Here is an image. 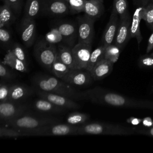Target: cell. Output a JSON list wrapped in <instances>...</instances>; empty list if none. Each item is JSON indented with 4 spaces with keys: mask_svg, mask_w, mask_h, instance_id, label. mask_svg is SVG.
<instances>
[{
    "mask_svg": "<svg viewBox=\"0 0 153 153\" xmlns=\"http://www.w3.org/2000/svg\"><path fill=\"white\" fill-rule=\"evenodd\" d=\"M86 100L94 103L121 108H142L147 106L146 102L134 100L120 94L107 90L99 86L84 91Z\"/></svg>",
    "mask_w": 153,
    "mask_h": 153,
    "instance_id": "cell-1",
    "label": "cell"
},
{
    "mask_svg": "<svg viewBox=\"0 0 153 153\" xmlns=\"http://www.w3.org/2000/svg\"><path fill=\"white\" fill-rule=\"evenodd\" d=\"M32 82L35 89L61 94L75 100H86L84 91H77L72 85L56 76L36 75L33 76Z\"/></svg>",
    "mask_w": 153,
    "mask_h": 153,
    "instance_id": "cell-2",
    "label": "cell"
},
{
    "mask_svg": "<svg viewBox=\"0 0 153 153\" xmlns=\"http://www.w3.org/2000/svg\"><path fill=\"white\" fill-rule=\"evenodd\" d=\"M60 118L54 117L36 116L25 113L6 123L4 125L19 130H29L51 124L60 123Z\"/></svg>",
    "mask_w": 153,
    "mask_h": 153,
    "instance_id": "cell-3",
    "label": "cell"
},
{
    "mask_svg": "<svg viewBox=\"0 0 153 153\" xmlns=\"http://www.w3.org/2000/svg\"><path fill=\"white\" fill-rule=\"evenodd\" d=\"M130 133V130L121 126L102 122L85 123L78 126V134L122 135Z\"/></svg>",
    "mask_w": 153,
    "mask_h": 153,
    "instance_id": "cell-4",
    "label": "cell"
},
{
    "mask_svg": "<svg viewBox=\"0 0 153 153\" xmlns=\"http://www.w3.org/2000/svg\"><path fill=\"white\" fill-rule=\"evenodd\" d=\"M24 136H66L77 135L78 126L70 125L68 123H54L36 128L20 130Z\"/></svg>",
    "mask_w": 153,
    "mask_h": 153,
    "instance_id": "cell-5",
    "label": "cell"
},
{
    "mask_svg": "<svg viewBox=\"0 0 153 153\" xmlns=\"http://www.w3.org/2000/svg\"><path fill=\"white\" fill-rule=\"evenodd\" d=\"M57 53V47L45 38L37 41L35 44L33 55L36 61L42 68L50 72Z\"/></svg>",
    "mask_w": 153,
    "mask_h": 153,
    "instance_id": "cell-6",
    "label": "cell"
},
{
    "mask_svg": "<svg viewBox=\"0 0 153 153\" xmlns=\"http://www.w3.org/2000/svg\"><path fill=\"white\" fill-rule=\"evenodd\" d=\"M26 105L12 101L0 102V118L2 123L5 124L19 116L27 113Z\"/></svg>",
    "mask_w": 153,
    "mask_h": 153,
    "instance_id": "cell-7",
    "label": "cell"
},
{
    "mask_svg": "<svg viewBox=\"0 0 153 153\" xmlns=\"http://www.w3.org/2000/svg\"><path fill=\"white\" fill-rule=\"evenodd\" d=\"M92 51V42H77L72 47L75 69L87 70Z\"/></svg>",
    "mask_w": 153,
    "mask_h": 153,
    "instance_id": "cell-8",
    "label": "cell"
},
{
    "mask_svg": "<svg viewBox=\"0 0 153 153\" xmlns=\"http://www.w3.org/2000/svg\"><path fill=\"white\" fill-rule=\"evenodd\" d=\"M54 27L62 35L64 39V44L71 47L76 44L78 41V25L77 23L71 21H59L54 23Z\"/></svg>",
    "mask_w": 153,
    "mask_h": 153,
    "instance_id": "cell-9",
    "label": "cell"
},
{
    "mask_svg": "<svg viewBox=\"0 0 153 153\" xmlns=\"http://www.w3.org/2000/svg\"><path fill=\"white\" fill-rule=\"evenodd\" d=\"M94 19L86 14L78 16L76 19L78 25L77 42H92L94 36Z\"/></svg>",
    "mask_w": 153,
    "mask_h": 153,
    "instance_id": "cell-10",
    "label": "cell"
},
{
    "mask_svg": "<svg viewBox=\"0 0 153 153\" xmlns=\"http://www.w3.org/2000/svg\"><path fill=\"white\" fill-rule=\"evenodd\" d=\"M39 97L45 99L54 105L66 110L76 109L80 108V105L75 100L61 94L50 92L44 91L38 89H35Z\"/></svg>",
    "mask_w": 153,
    "mask_h": 153,
    "instance_id": "cell-11",
    "label": "cell"
},
{
    "mask_svg": "<svg viewBox=\"0 0 153 153\" xmlns=\"http://www.w3.org/2000/svg\"><path fill=\"white\" fill-rule=\"evenodd\" d=\"M42 14L52 17H62L68 14L70 10L65 0H42Z\"/></svg>",
    "mask_w": 153,
    "mask_h": 153,
    "instance_id": "cell-12",
    "label": "cell"
},
{
    "mask_svg": "<svg viewBox=\"0 0 153 153\" xmlns=\"http://www.w3.org/2000/svg\"><path fill=\"white\" fill-rule=\"evenodd\" d=\"M61 79L72 85L84 87L90 84L93 79L90 71L75 69H71Z\"/></svg>",
    "mask_w": 153,
    "mask_h": 153,
    "instance_id": "cell-13",
    "label": "cell"
},
{
    "mask_svg": "<svg viewBox=\"0 0 153 153\" xmlns=\"http://www.w3.org/2000/svg\"><path fill=\"white\" fill-rule=\"evenodd\" d=\"M19 32L23 43L27 47H31L36 38V24L35 19L24 17L20 22Z\"/></svg>",
    "mask_w": 153,
    "mask_h": 153,
    "instance_id": "cell-14",
    "label": "cell"
},
{
    "mask_svg": "<svg viewBox=\"0 0 153 153\" xmlns=\"http://www.w3.org/2000/svg\"><path fill=\"white\" fill-rule=\"evenodd\" d=\"M131 20L130 14L124 19H120L114 44L123 50L130 39V25Z\"/></svg>",
    "mask_w": 153,
    "mask_h": 153,
    "instance_id": "cell-15",
    "label": "cell"
},
{
    "mask_svg": "<svg viewBox=\"0 0 153 153\" xmlns=\"http://www.w3.org/2000/svg\"><path fill=\"white\" fill-rule=\"evenodd\" d=\"M119 21V16L116 12L115 10L112 7L109 20L106 26L102 37V44L105 46H108L114 44Z\"/></svg>",
    "mask_w": 153,
    "mask_h": 153,
    "instance_id": "cell-16",
    "label": "cell"
},
{
    "mask_svg": "<svg viewBox=\"0 0 153 153\" xmlns=\"http://www.w3.org/2000/svg\"><path fill=\"white\" fill-rule=\"evenodd\" d=\"M32 107L34 110L38 112L48 114H62L66 111V109L54 105L49 100L41 97L33 101Z\"/></svg>",
    "mask_w": 153,
    "mask_h": 153,
    "instance_id": "cell-17",
    "label": "cell"
},
{
    "mask_svg": "<svg viewBox=\"0 0 153 153\" xmlns=\"http://www.w3.org/2000/svg\"><path fill=\"white\" fill-rule=\"evenodd\" d=\"M114 63L102 59L99 61L90 71L91 75L94 80H100L108 76L112 71Z\"/></svg>",
    "mask_w": 153,
    "mask_h": 153,
    "instance_id": "cell-18",
    "label": "cell"
},
{
    "mask_svg": "<svg viewBox=\"0 0 153 153\" xmlns=\"http://www.w3.org/2000/svg\"><path fill=\"white\" fill-rule=\"evenodd\" d=\"M33 90L26 85L22 84H12L10 91L8 100L20 102V101L26 99L32 93Z\"/></svg>",
    "mask_w": 153,
    "mask_h": 153,
    "instance_id": "cell-19",
    "label": "cell"
},
{
    "mask_svg": "<svg viewBox=\"0 0 153 153\" xmlns=\"http://www.w3.org/2000/svg\"><path fill=\"white\" fill-rule=\"evenodd\" d=\"M105 11L103 2L100 0H85L84 5V14L89 17L97 20Z\"/></svg>",
    "mask_w": 153,
    "mask_h": 153,
    "instance_id": "cell-20",
    "label": "cell"
},
{
    "mask_svg": "<svg viewBox=\"0 0 153 153\" xmlns=\"http://www.w3.org/2000/svg\"><path fill=\"white\" fill-rule=\"evenodd\" d=\"M144 8L143 7H139L135 10L130 25V38H136L138 44H140L142 39L140 30V23L143 19Z\"/></svg>",
    "mask_w": 153,
    "mask_h": 153,
    "instance_id": "cell-21",
    "label": "cell"
},
{
    "mask_svg": "<svg viewBox=\"0 0 153 153\" xmlns=\"http://www.w3.org/2000/svg\"><path fill=\"white\" fill-rule=\"evenodd\" d=\"M1 62L15 71L20 72H27L28 71V64L15 56L10 49L7 50Z\"/></svg>",
    "mask_w": 153,
    "mask_h": 153,
    "instance_id": "cell-22",
    "label": "cell"
},
{
    "mask_svg": "<svg viewBox=\"0 0 153 153\" xmlns=\"http://www.w3.org/2000/svg\"><path fill=\"white\" fill-rule=\"evenodd\" d=\"M57 55L60 59L71 69H75L72 48L63 44L57 46Z\"/></svg>",
    "mask_w": 153,
    "mask_h": 153,
    "instance_id": "cell-23",
    "label": "cell"
},
{
    "mask_svg": "<svg viewBox=\"0 0 153 153\" xmlns=\"http://www.w3.org/2000/svg\"><path fill=\"white\" fill-rule=\"evenodd\" d=\"M13 9L5 3L0 8V27H8L15 20Z\"/></svg>",
    "mask_w": 153,
    "mask_h": 153,
    "instance_id": "cell-24",
    "label": "cell"
},
{
    "mask_svg": "<svg viewBox=\"0 0 153 153\" xmlns=\"http://www.w3.org/2000/svg\"><path fill=\"white\" fill-rule=\"evenodd\" d=\"M42 0H26L24 17L35 19L41 11Z\"/></svg>",
    "mask_w": 153,
    "mask_h": 153,
    "instance_id": "cell-25",
    "label": "cell"
},
{
    "mask_svg": "<svg viewBox=\"0 0 153 153\" xmlns=\"http://www.w3.org/2000/svg\"><path fill=\"white\" fill-rule=\"evenodd\" d=\"M70 70L71 69L60 59L57 53L56 58L52 64L50 72L55 76L61 79L68 74Z\"/></svg>",
    "mask_w": 153,
    "mask_h": 153,
    "instance_id": "cell-26",
    "label": "cell"
},
{
    "mask_svg": "<svg viewBox=\"0 0 153 153\" xmlns=\"http://www.w3.org/2000/svg\"><path fill=\"white\" fill-rule=\"evenodd\" d=\"M89 116L88 114L79 112L70 113L66 117V123L75 126H82L88 121Z\"/></svg>",
    "mask_w": 153,
    "mask_h": 153,
    "instance_id": "cell-27",
    "label": "cell"
},
{
    "mask_svg": "<svg viewBox=\"0 0 153 153\" xmlns=\"http://www.w3.org/2000/svg\"><path fill=\"white\" fill-rule=\"evenodd\" d=\"M121 50V49L114 44L105 46L103 58L114 64L118 60Z\"/></svg>",
    "mask_w": 153,
    "mask_h": 153,
    "instance_id": "cell-28",
    "label": "cell"
},
{
    "mask_svg": "<svg viewBox=\"0 0 153 153\" xmlns=\"http://www.w3.org/2000/svg\"><path fill=\"white\" fill-rule=\"evenodd\" d=\"M105 46L102 44L95 48L93 51H91L88 67L87 70L90 71L94 67V66L100 60L103 59L104 51H105Z\"/></svg>",
    "mask_w": 153,
    "mask_h": 153,
    "instance_id": "cell-29",
    "label": "cell"
},
{
    "mask_svg": "<svg viewBox=\"0 0 153 153\" xmlns=\"http://www.w3.org/2000/svg\"><path fill=\"white\" fill-rule=\"evenodd\" d=\"M22 136H24L23 133L19 129L2 124L0 127V137L1 138H17Z\"/></svg>",
    "mask_w": 153,
    "mask_h": 153,
    "instance_id": "cell-30",
    "label": "cell"
},
{
    "mask_svg": "<svg viewBox=\"0 0 153 153\" xmlns=\"http://www.w3.org/2000/svg\"><path fill=\"white\" fill-rule=\"evenodd\" d=\"M112 7L118 14L120 19H124L129 15L127 0H114Z\"/></svg>",
    "mask_w": 153,
    "mask_h": 153,
    "instance_id": "cell-31",
    "label": "cell"
},
{
    "mask_svg": "<svg viewBox=\"0 0 153 153\" xmlns=\"http://www.w3.org/2000/svg\"><path fill=\"white\" fill-rule=\"evenodd\" d=\"M45 39L52 44H64V39L62 35L54 27H52L50 30L45 35Z\"/></svg>",
    "mask_w": 153,
    "mask_h": 153,
    "instance_id": "cell-32",
    "label": "cell"
},
{
    "mask_svg": "<svg viewBox=\"0 0 153 153\" xmlns=\"http://www.w3.org/2000/svg\"><path fill=\"white\" fill-rule=\"evenodd\" d=\"M14 69L1 62L0 64V77L1 81L7 82L14 79L16 77V74Z\"/></svg>",
    "mask_w": 153,
    "mask_h": 153,
    "instance_id": "cell-33",
    "label": "cell"
},
{
    "mask_svg": "<svg viewBox=\"0 0 153 153\" xmlns=\"http://www.w3.org/2000/svg\"><path fill=\"white\" fill-rule=\"evenodd\" d=\"M66 1L71 13L76 14L84 11L85 0H66Z\"/></svg>",
    "mask_w": 153,
    "mask_h": 153,
    "instance_id": "cell-34",
    "label": "cell"
},
{
    "mask_svg": "<svg viewBox=\"0 0 153 153\" xmlns=\"http://www.w3.org/2000/svg\"><path fill=\"white\" fill-rule=\"evenodd\" d=\"M143 20H144L148 26L153 30V1L144 8Z\"/></svg>",
    "mask_w": 153,
    "mask_h": 153,
    "instance_id": "cell-35",
    "label": "cell"
},
{
    "mask_svg": "<svg viewBox=\"0 0 153 153\" xmlns=\"http://www.w3.org/2000/svg\"><path fill=\"white\" fill-rule=\"evenodd\" d=\"M9 49L11 50L12 53L18 59H19L23 62L26 63V64H28L25 51L20 44L17 42L13 43Z\"/></svg>",
    "mask_w": 153,
    "mask_h": 153,
    "instance_id": "cell-36",
    "label": "cell"
},
{
    "mask_svg": "<svg viewBox=\"0 0 153 153\" xmlns=\"http://www.w3.org/2000/svg\"><path fill=\"white\" fill-rule=\"evenodd\" d=\"M11 85L6 83L5 81H1L0 84V102L8 100Z\"/></svg>",
    "mask_w": 153,
    "mask_h": 153,
    "instance_id": "cell-37",
    "label": "cell"
},
{
    "mask_svg": "<svg viewBox=\"0 0 153 153\" xmlns=\"http://www.w3.org/2000/svg\"><path fill=\"white\" fill-rule=\"evenodd\" d=\"M11 34L7 27H0V41L2 44L7 45L11 41Z\"/></svg>",
    "mask_w": 153,
    "mask_h": 153,
    "instance_id": "cell-38",
    "label": "cell"
},
{
    "mask_svg": "<svg viewBox=\"0 0 153 153\" xmlns=\"http://www.w3.org/2000/svg\"><path fill=\"white\" fill-rule=\"evenodd\" d=\"M4 3L9 5L13 10L16 13H19L22 8V0H3Z\"/></svg>",
    "mask_w": 153,
    "mask_h": 153,
    "instance_id": "cell-39",
    "label": "cell"
},
{
    "mask_svg": "<svg viewBox=\"0 0 153 153\" xmlns=\"http://www.w3.org/2000/svg\"><path fill=\"white\" fill-rule=\"evenodd\" d=\"M142 66H151L153 65V58L150 57H142L139 62Z\"/></svg>",
    "mask_w": 153,
    "mask_h": 153,
    "instance_id": "cell-40",
    "label": "cell"
},
{
    "mask_svg": "<svg viewBox=\"0 0 153 153\" xmlns=\"http://www.w3.org/2000/svg\"><path fill=\"white\" fill-rule=\"evenodd\" d=\"M153 48V32L150 35L148 42V46L146 48V53H148Z\"/></svg>",
    "mask_w": 153,
    "mask_h": 153,
    "instance_id": "cell-41",
    "label": "cell"
},
{
    "mask_svg": "<svg viewBox=\"0 0 153 153\" xmlns=\"http://www.w3.org/2000/svg\"><path fill=\"white\" fill-rule=\"evenodd\" d=\"M127 122L133 125H137L141 122V120L136 118H130L127 120Z\"/></svg>",
    "mask_w": 153,
    "mask_h": 153,
    "instance_id": "cell-42",
    "label": "cell"
},
{
    "mask_svg": "<svg viewBox=\"0 0 153 153\" xmlns=\"http://www.w3.org/2000/svg\"><path fill=\"white\" fill-rule=\"evenodd\" d=\"M143 123L145 126H149L150 125H151V120L149 118H145L143 121Z\"/></svg>",
    "mask_w": 153,
    "mask_h": 153,
    "instance_id": "cell-43",
    "label": "cell"
},
{
    "mask_svg": "<svg viewBox=\"0 0 153 153\" xmlns=\"http://www.w3.org/2000/svg\"><path fill=\"white\" fill-rule=\"evenodd\" d=\"M150 133L151 135L153 136V128H152L151 130H150Z\"/></svg>",
    "mask_w": 153,
    "mask_h": 153,
    "instance_id": "cell-44",
    "label": "cell"
},
{
    "mask_svg": "<svg viewBox=\"0 0 153 153\" xmlns=\"http://www.w3.org/2000/svg\"><path fill=\"white\" fill-rule=\"evenodd\" d=\"M100 1H102V2H103V0H100Z\"/></svg>",
    "mask_w": 153,
    "mask_h": 153,
    "instance_id": "cell-45",
    "label": "cell"
},
{
    "mask_svg": "<svg viewBox=\"0 0 153 153\" xmlns=\"http://www.w3.org/2000/svg\"><path fill=\"white\" fill-rule=\"evenodd\" d=\"M65 1H66V0H65Z\"/></svg>",
    "mask_w": 153,
    "mask_h": 153,
    "instance_id": "cell-46",
    "label": "cell"
}]
</instances>
